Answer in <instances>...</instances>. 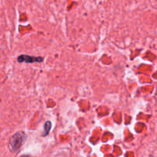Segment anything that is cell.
Returning <instances> with one entry per match:
<instances>
[{
  "label": "cell",
  "instance_id": "1",
  "mask_svg": "<svg viewBox=\"0 0 157 157\" xmlns=\"http://www.w3.org/2000/svg\"><path fill=\"white\" fill-rule=\"evenodd\" d=\"M25 134L23 132H17L10 137L9 141V149L12 152H15L21 148L22 143H24Z\"/></svg>",
  "mask_w": 157,
  "mask_h": 157
},
{
  "label": "cell",
  "instance_id": "2",
  "mask_svg": "<svg viewBox=\"0 0 157 157\" xmlns=\"http://www.w3.org/2000/svg\"><path fill=\"white\" fill-rule=\"evenodd\" d=\"M18 61L19 62H25V63H34V62H41L43 61V57H33L27 55H21L18 57Z\"/></svg>",
  "mask_w": 157,
  "mask_h": 157
},
{
  "label": "cell",
  "instance_id": "3",
  "mask_svg": "<svg viewBox=\"0 0 157 157\" xmlns=\"http://www.w3.org/2000/svg\"><path fill=\"white\" fill-rule=\"evenodd\" d=\"M51 129V123L50 121H46L44 126V132L42 133V136H48V133H50Z\"/></svg>",
  "mask_w": 157,
  "mask_h": 157
},
{
  "label": "cell",
  "instance_id": "4",
  "mask_svg": "<svg viewBox=\"0 0 157 157\" xmlns=\"http://www.w3.org/2000/svg\"><path fill=\"white\" fill-rule=\"evenodd\" d=\"M21 157H30V156H27L26 155V156H21Z\"/></svg>",
  "mask_w": 157,
  "mask_h": 157
}]
</instances>
